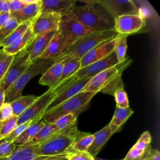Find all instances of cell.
Listing matches in <instances>:
<instances>
[{
  "mask_svg": "<svg viewBox=\"0 0 160 160\" xmlns=\"http://www.w3.org/2000/svg\"><path fill=\"white\" fill-rule=\"evenodd\" d=\"M58 31L66 39L69 48L81 38L92 32L83 25L72 13L61 17Z\"/></svg>",
  "mask_w": 160,
  "mask_h": 160,
  "instance_id": "obj_8",
  "label": "cell"
},
{
  "mask_svg": "<svg viewBox=\"0 0 160 160\" xmlns=\"http://www.w3.org/2000/svg\"><path fill=\"white\" fill-rule=\"evenodd\" d=\"M127 48V36L117 34L115 37L114 51L116 53L119 63L122 62L126 59Z\"/></svg>",
  "mask_w": 160,
  "mask_h": 160,
  "instance_id": "obj_29",
  "label": "cell"
},
{
  "mask_svg": "<svg viewBox=\"0 0 160 160\" xmlns=\"http://www.w3.org/2000/svg\"><path fill=\"white\" fill-rule=\"evenodd\" d=\"M133 111L130 108L129 106L126 108H116L112 120L109 123L114 132H116L119 130L120 128L133 114Z\"/></svg>",
  "mask_w": 160,
  "mask_h": 160,
  "instance_id": "obj_25",
  "label": "cell"
},
{
  "mask_svg": "<svg viewBox=\"0 0 160 160\" xmlns=\"http://www.w3.org/2000/svg\"><path fill=\"white\" fill-rule=\"evenodd\" d=\"M145 24V19L141 15H124L114 19V30L117 34L128 36L139 31Z\"/></svg>",
  "mask_w": 160,
  "mask_h": 160,
  "instance_id": "obj_10",
  "label": "cell"
},
{
  "mask_svg": "<svg viewBox=\"0 0 160 160\" xmlns=\"http://www.w3.org/2000/svg\"><path fill=\"white\" fill-rule=\"evenodd\" d=\"M94 139L93 134L84 132L72 142L71 148L75 151H87Z\"/></svg>",
  "mask_w": 160,
  "mask_h": 160,
  "instance_id": "obj_30",
  "label": "cell"
},
{
  "mask_svg": "<svg viewBox=\"0 0 160 160\" xmlns=\"http://www.w3.org/2000/svg\"><path fill=\"white\" fill-rule=\"evenodd\" d=\"M142 160H160V152L157 149H151Z\"/></svg>",
  "mask_w": 160,
  "mask_h": 160,
  "instance_id": "obj_42",
  "label": "cell"
},
{
  "mask_svg": "<svg viewBox=\"0 0 160 160\" xmlns=\"http://www.w3.org/2000/svg\"><path fill=\"white\" fill-rule=\"evenodd\" d=\"M11 18L10 13H0V29L7 23Z\"/></svg>",
  "mask_w": 160,
  "mask_h": 160,
  "instance_id": "obj_43",
  "label": "cell"
},
{
  "mask_svg": "<svg viewBox=\"0 0 160 160\" xmlns=\"http://www.w3.org/2000/svg\"><path fill=\"white\" fill-rule=\"evenodd\" d=\"M115 38L104 42L89 51L81 58V68L102 59L114 51Z\"/></svg>",
  "mask_w": 160,
  "mask_h": 160,
  "instance_id": "obj_14",
  "label": "cell"
},
{
  "mask_svg": "<svg viewBox=\"0 0 160 160\" xmlns=\"http://www.w3.org/2000/svg\"><path fill=\"white\" fill-rule=\"evenodd\" d=\"M33 21L19 24L18 26L12 31V32L8 38H6L2 42L0 43V48H2L9 46L17 38H18L19 36L24 34L26 31L28 29V28L32 25Z\"/></svg>",
  "mask_w": 160,
  "mask_h": 160,
  "instance_id": "obj_31",
  "label": "cell"
},
{
  "mask_svg": "<svg viewBox=\"0 0 160 160\" xmlns=\"http://www.w3.org/2000/svg\"><path fill=\"white\" fill-rule=\"evenodd\" d=\"M94 160H106V159H99V158H97L96 157H94ZM120 160H124V159H120Z\"/></svg>",
  "mask_w": 160,
  "mask_h": 160,
  "instance_id": "obj_46",
  "label": "cell"
},
{
  "mask_svg": "<svg viewBox=\"0 0 160 160\" xmlns=\"http://www.w3.org/2000/svg\"><path fill=\"white\" fill-rule=\"evenodd\" d=\"M14 56H10L5 53L0 48V81L5 75Z\"/></svg>",
  "mask_w": 160,
  "mask_h": 160,
  "instance_id": "obj_35",
  "label": "cell"
},
{
  "mask_svg": "<svg viewBox=\"0 0 160 160\" xmlns=\"http://www.w3.org/2000/svg\"><path fill=\"white\" fill-rule=\"evenodd\" d=\"M76 81H77V79L74 74L62 81L54 88H49L45 93L38 96L32 105L18 117V124L30 121H32V123H34L42 119L43 114L50 104L69 86Z\"/></svg>",
  "mask_w": 160,
  "mask_h": 160,
  "instance_id": "obj_4",
  "label": "cell"
},
{
  "mask_svg": "<svg viewBox=\"0 0 160 160\" xmlns=\"http://www.w3.org/2000/svg\"><path fill=\"white\" fill-rule=\"evenodd\" d=\"M118 64L119 62L116 53L113 51L105 58L81 68L74 74V76L77 80L82 78H92L100 72Z\"/></svg>",
  "mask_w": 160,
  "mask_h": 160,
  "instance_id": "obj_12",
  "label": "cell"
},
{
  "mask_svg": "<svg viewBox=\"0 0 160 160\" xmlns=\"http://www.w3.org/2000/svg\"><path fill=\"white\" fill-rule=\"evenodd\" d=\"M18 125V116L12 115L9 119L1 122L0 140L7 136Z\"/></svg>",
  "mask_w": 160,
  "mask_h": 160,
  "instance_id": "obj_32",
  "label": "cell"
},
{
  "mask_svg": "<svg viewBox=\"0 0 160 160\" xmlns=\"http://www.w3.org/2000/svg\"><path fill=\"white\" fill-rule=\"evenodd\" d=\"M34 35L32 31L31 26L24 34L19 36L9 46L1 48L2 51L8 55L14 56L19 52L25 49L32 41Z\"/></svg>",
  "mask_w": 160,
  "mask_h": 160,
  "instance_id": "obj_23",
  "label": "cell"
},
{
  "mask_svg": "<svg viewBox=\"0 0 160 160\" xmlns=\"http://www.w3.org/2000/svg\"><path fill=\"white\" fill-rule=\"evenodd\" d=\"M38 96L34 95L21 96L10 102L12 109L13 115L19 116L24 112L37 99Z\"/></svg>",
  "mask_w": 160,
  "mask_h": 160,
  "instance_id": "obj_26",
  "label": "cell"
},
{
  "mask_svg": "<svg viewBox=\"0 0 160 160\" xmlns=\"http://www.w3.org/2000/svg\"><path fill=\"white\" fill-rule=\"evenodd\" d=\"M131 62L132 59L126 57L122 62L100 72L90 79L81 91L95 93L101 91L114 96L116 91L119 88H124L122 73Z\"/></svg>",
  "mask_w": 160,
  "mask_h": 160,
  "instance_id": "obj_3",
  "label": "cell"
},
{
  "mask_svg": "<svg viewBox=\"0 0 160 160\" xmlns=\"http://www.w3.org/2000/svg\"><path fill=\"white\" fill-rule=\"evenodd\" d=\"M99 2L114 19L124 15H140L139 9L131 0H100Z\"/></svg>",
  "mask_w": 160,
  "mask_h": 160,
  "instance_id": "obj_11",
  "label": "cell"
},
{
  "mask_svg": "<svg viewBox=\"0 0 160 160\" xmlns=\"http://www.w3.org/2000/svg\"><path fill=\"white\" fill-rule=\"evenodd\" d=\"M46 121L42 119L29 125L13 142L16 146L20 147L29 142L37 132L46 124Z\"/></svg>",
  "mask_w": 160,
  "mask_h": 160,
  "instance_id": "obj_24",
  "label": "cell"
},
{
  "mask_svg": "<svg viewBox=\"0 0 160 160\" xmlns=\"http://www.w3.org/2000/svg\"><path fill=\"white\" fill-rule=\"evenodd\" d=\"M151 136L148 131L144 132L135 144L130 149L124 160H142L151 150Z\"/></svg>",
  "mask_w": 160,
  "mask_h": 160,
  "instance_id": "obj_18",
  "label": "cell"
},
{
  "mask_svg": "<svg viewBox=\"0 0 160 160\" xmlns=\"http://www.w3.org/2000/svg\"><path fill=\"white\" fill-rule=\"evenodd\" d=\"M0 13H10L8 0H0Z\"/></svg>",
  "mask_w": 160,
  "mask_h": 160,
  "instance_id": "obj_44",
  "label": "cell"
},
{
  "mask_svg": "<svg viewBox=\"0 0 160 160\" xmlns=\"http://www.w3.org/2000/svg\"><path fill=\"white\" fill-rule=\"evenodd\" d=\"M12 115V109L10 103L4 102L0 108V122L9 119Z\"/></svg>",
  "mask_w": 160,
  "mask_h": 160,
  "instance_id": "obj_41",
  "label": "cell"
},
{
  "mask_svg": "<svg viewBox=\"0 0 160 160\" xmlns=\"http://www.w3.org/2000/svg\"><path fill=\"white\" fill-rule=\"evenodd\" d=\"M78 115V114H74V113L66 114L65 116H63L59 118L54 122V124L57 126L58 130L63 129L65 127L69 125L70 124H71L74 120L77 119Z\"/></svg>",
  "mask_w": 160,
  "mask_h": 160,
  "instance_id": "obj_39",
  "label": "cell"
},
{
  "mask_svg": "<svg viewBox=\"0 0 160 160\" xmlns=\"http://www.w3.org/2000/svg\"><path fill=\"white\" fill-rule=\"evenodd\" d=\"M69 48V46L66 39L61 34L57 31L39 58L56 60L61 56Z\"/></svg>",
  "mask_w": 160,
  "mask_h": 160,
  "instance_id": "obj_16",
  "label": "cell"
},
{
  "mask_svg": "<svg viewBox=\"0 0 160 160\" xmlns=\"http://www.w3.org/2000/svg\"><path fill=\"white\" fill-rule=\"evenodd\" d=\"M64 62L61 81L74 75L81 69V59L72 58L66 61H61Z\"/></svg>",
  "mask_w": 160,
  "mask_h": 160,
  "instance_id": "obj_28",
  "label": "cell"
},
{
  "mask_svg": "<svg viewBox=\"0 0 160 160\" xmlns=\"http://www.w3.org/2000/svg\"><path fill=\"white\" fill-rule=\"evenodd\" d=\"M58 130V129L57 126L54 123H49L47 122L46 124L37 132L35 136L29 142L24 144L22 146L28 147L38 144L46 139Z\"/></svg>",
  "mask_w": 160,
  "mask_h": 160,
  "instance_id": "obj_27",
  "label": "cell"
},
{
  "mask_svg": "<svg viewBox=\"0 0 160 160\" xmlns=\"http://www.w3.org/2000/svg\"><path fill=\"white\" fill-rule=\"evenodd\" d=\"M61 16L54 12H40L34 20L31 29L34 36L52 31H57Z\"/></svg>",
  "mask_w": 160,
  "mask_h": 160,
  "instance_id": "obj_13",
  "label": "cell"
},
{
  "mask_svg": "<svg viewBox=\"0 0 160 160\" xmlns=\"http://www.w3.org/2000/svg\"><path fill=\"white\" fill-rule=\"evenodd\" d=\"M18 148L13 142H8L4 139L0 140V159L7 158Z\"/></svg>",
  "mask_w": 160,
  "mask_h": 160,
  "instance_id": "obj_37",
  "label": "cell"
},
{
  "mask_svg": "<svg viewBox=\"0 0 160 160\" xmlns=\"http://www.w3.org/2000/svg\"><path fill=\"white\" fill-rule=\"evenodd\" d=\"M114 133V131L108 124L102 129L93 134V141L89 147L87 152H88L93 157H96L102 146L106 144V142Z\"/></svg>",
  "mask_w": 160,
  "mask_h": 160,
  "instance_id": "obj_22",
  "label": "cell"
},
{
  "mask_svg": "<svg viewBox=\"0 0 160 160\" xmlns=\"http://www.w3.org/2000/svg\"><path fill=\"white\" fill-rule=\"evenodd\" d=\"M31 63L26 49L14 56L5 75L1 80L5 91L18 79Z\"/></svg>",
  "mask_w": 160,
  "mask_h": 160,
  "instance_id": "obj_9",
  "label": "cell"
},
{
  "mask_svg": "<svg viewBox=\"0 0 160 160\" xmlns=\"http://www.w3.org/2000/svg\"><path fill=\"white\" fill-rule=\"evenodd\" d=\"M18 25L17 21L11 17L7 23L0 29V43L11 34Z\"/></svg>",
  "mask_w": 160,
  "mask_h": 160,
  "instance_id": "obj_33",
  "label": "cell"
},
{
  "mask_svg": "<svg viewBox=\"0 0 160 160\" xmlns=\"http://www.w3.org/2000/svg\"><path fill=\"white\" fill-rule=\"evenodd\" d=\"M54 63V60L52 59L43 58L36 59L18 79L5 91L4 102L10 103L22 96V91L29 81L38 74L44 73Z\"/></svg>",
  "mask_w": 160,
  "mask_h": 160,
  "instance_id": "obj_6",
  "label": "cell"
},
{
  "mask_svg": "<svg viewBox=\"0 0 160 160\" xmlns=\"http://www.w3.org/2000/svg\"><path fill=\"white\" fill-rule=\"evenodd\" d=\"M34 0H8L10 14L21 11L26 6L32 2Z\"/></svg>",
  "mask_w": 160,
  "mask_h": 160,
  "instance_id": "obj_40",
  "label": "cell"
},
{
  "mask_svg": "<svg viewBox=\"0 0 160 160\" xmlns=\"http://www.w3.org/2000/svg\"><path fill=\"white\" fill-rule=\"evenodd\" d=\"M115 30H108L98 32H91L78 40L73 45L54 62L66 61L72 58L81 59L92 49L98 45L111 40L116 37Z\"/></svg>",
  "mask_w": 160,
  "mask_h": 160,
  "instance_id": "obj_5",
  "label": "cell"
},
{
  "mask_svg": "<svg viewBox=\"0 0 160 160\" xmlns=\"http://www.w3.org/2000/svg\"><path fill=\"white\" fill-rule=\"evenodd\" d=\"M64 62L62 61L54 62V63L49 68L39 79V83L41 85L48 86L49 88H54L61 81L62 67Z\"/></svg>",
  "mask_w": 160,
  "mask_h": 160,
  "instance_id": "obj_21",
  "label": "cell"
},
{
  "mask_svg": "<svg viewBox=\"0 0 160 160\" xmlns=\"http://www.w3.org/2000/svg\"><path fill=\"white\" fill-rule=\"evenodd\" d=\"M4 99H5V89L1 83V81H0V108L2 105V104L4 102Z\"/></svg>",
  "mask_w": 160,
  "mask_h": 160,
  "instance_id": "obj_45",
  "label": "cell"
},
{
  "mask_svg": "<svg viewBox=\"0 0 160 160\" xmlns=\"http://www.w3.org/2000/svg\"><path fill=\"white\" fill-rule=\"evenodd\" d=\"M41 10V0H34L32 2L26 6L19 11L11 14L18 23L21 24L33 21L40 14Z\"/></svg>",
  "mask_w": 160,
  "mask_h": 160,
  "instance_id": "obj_20",
  "label": "cell"
},
{
  "mask_svg": "<svg viewBox=\"0 0 160 160\" xmlns=\"http://www.w3.org/2000/svg\"><path fill=\"white\" fill-rule=\"evenodd\" d=\"M32 123V121H30L22 124H18L16 128L7 136L4 138V139L8 142H13L14 140Z\"/></svg>",
  "mask_w": 160,
  "mask_h": 160,
  "instance_id": "obj_36",
  "label": "cell"
},
{
  "mask_svg": "<svg viewBox=\"0 0 160 160\" xmlns=\"http://www.w3.org/2000/svg\"><path fill=\"white\" fill-rule=\"evenodd\" d=\"M57 31L43 32L34 36L32 41L25 48L31 62L40 58Z\"/></svg>",
  "mask_w": 160,
  "mask_h": 160,
  "instance_id": "obj_15",
  "label": "cell"
},
{
  "mask_svg": "<svg viewBox=\"0 0 160 160\" xmlns=\"http://www.w3.org/2000/svg\"><path fill=\"white\" fill-rule=\"evenodd\" d=\"M76 119L64 128L54 132L42 142L35 144L38 154L52 156L66 154L74 141L84 133L78 129Z\"/></svg>",
  "mask_w": 160,
  "mask_h": 160,
  "instance_id": "obj_2",
  "label": "cell"
},
{
  "mask_svg": "<svg viewBox=\"0 0 160 160\" xmlns=\"http://www.w3.org/2000/svg\"><path fill=\"white\" fill-rule=\"evenodd\" d=\"M67 160H94V157L87 151H79L71 148L66 152Z\"/></svg>",
  "mask_w": 160,
  "mask_h": 160,
  "instance_id": "obj_34",
  "label": "cell"
},
{
  "mask_svg": "<svg viewBox=\"0 0 160 160\" xmlns=\"http://www.w3.org/2000/svg\"><path fill=\"white\" fill-rule=\"evenodd\" d=\"M0 124H1V122H0Z\"/></svg>",
  "mask_w": 160,
  "mask_h": 160,
  "instance_id": "obj_47",
  "label": "cell"
},
{
  "mask_svg": "<svg viewBox=\"0 0 160 160\" xmlns=\"http://www.w3.org/2000/svg\"><path fill=\"white\" fill-rule=\"evenodd\" d=\"M116 107L121 108H126L129 107V100L124 88H119L114 94Z\"/></svg>",
  "mask_w": 160,
  "mask_h": 160,
  "instance_id": "obj_38",
  "label": "cell"
},
{
  "mask_svg": "<svg viewBox=\"0 0 160 160\" xmlns=\"http://www.w3.org/2000/svg\"><path fill=\"white\" fill-rule=\"evenodd\" d=\"M90 79L89 78H82L72 82L50 104L46 111L56 108L64 101L81 92Z\"/></svg>",
  "mask_w": 160,
  "mask_h": 160,
  "instance_id": "obj_19",
  "label": "cell"
},
{
  "mask_svg": "<svg viewBox=\"0 0 160 160\" xmlns=\"http://www.w3.org/2000/svg\"><path fill=\"white\" fill-rule=\"evenodd\" d=\"M96 94L92 92L81 91L56 108L46 111L42 119L49 123H54L59 118L66 114L71 113L78 114Z\"/></svg>",
  "mask_w": 160,
  "mask_h": 160,
  "instance_id": "obj_7",
  "label": "cell"
},
{
  "mask_svg": "<svg viewBox=\"0 0 160 160\" xmlns=\"http://www.w3.org/2000/svg\"><path fill=\"white\" fill-rule=\"evenodd\" d=\"M86 4L76 6L72 13L92 32L114 30V19L99 1H84Z\"/></svg>",
  "mask_w": 160,
  "mask_h": 160,
  "instance_id": "obj_1",
  "label": "cell"
},
{
  "mask_svg": "<svg viewBox=\"0 0 160 160\" xmlns=\"http://www.w3.org/2000/svg\"><path fill=\"white\" fill-rule=\"evenodd\" d=\"M76 6L73 0H41V12H54L62 17L72 13Z\"/></svg>",
  "mask_w": 160,
  "mask_h": 160,
  "instance_id": "obj_17",
  "label": "cell"
}]
</instances>
